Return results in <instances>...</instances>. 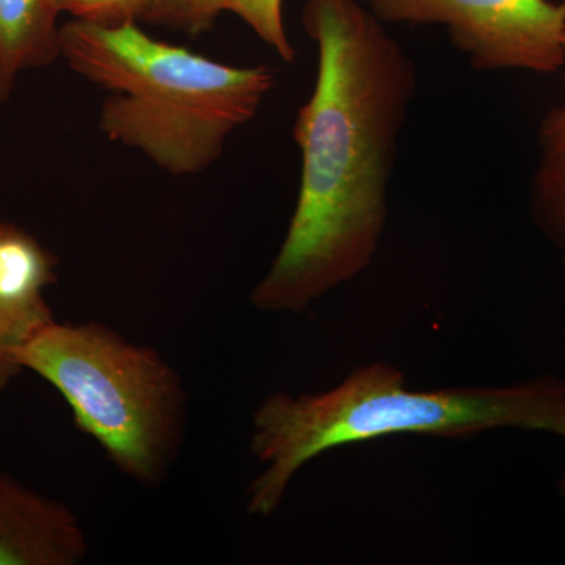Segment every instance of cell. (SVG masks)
Wrapping results in <instances>:
<instances>
[{
	"mask_svg": "<svg viewBox=\"0 0 565 565\" xmlns=\"http://www.w3.org/2000/svg\"><path fill=\"white\" fill-rule=\"evenodd\" d=\"M55 269L57 258L35 236L0 218V302L31 337L55 321L44 299Z\"/></svg>",
	"mask_w": 565,
	"mask_h": 565,
	"instance_id": "52a82bcc",
	"label": "cell"
},
{
	"mask_svg": "<svg viewBox=\"0 0 565 565\" xmlns=\"http://www.w3.org/2000/svg\"><path fill=\"white\" fill-rule=\"evenodd\" d=\"M233 0H148L143 21L189 33L211 31L223 13H230Z\"/></svg>",
	"mask_w": 565,
	"mask_h": 565,
	"instance_id": "30bf717a",
	"label": "cell"
},
{
	"mask_svg": "<svg viewBox=\"0 0 565 565\" xmlns=\"http://www.w3.org/2000/svg\"><path fill=\"white\" fill-rule=\"evenodd\" d=\"M362 2H363V3H370V6H371V3H373V2H374V0H362Z\"/></svg>",
	"mask_w": 565,
	"mask_h": 565,
	"instance_id": "9a60e30c",
	"label": "cell"
},
{
	"mask_svg": "<svg viewBox=\"0 0 565 565\" xmlns=\"http://www.w3.org/2000/svg\"><path fill=\"white\" fill-rule=\"evenodd\" d=\"M65 397L74 423L122 475L161 486L184 444L188 392L166 359L104 323L52 321L18 353Z\"/></svg>",
	"mask_w": 565,
	"mask_h": 565,
	"instance_id": "277c9868",
	"label": "cell"
},
{
	"mask_svg": "<svg viewBox=\"0 0 565 565\" xmlns=\"http://www.w3.org/2000/svg\"><path fill=\"white\" fill-rule=\"evenodd\" d=\"M230 13L241 18L282 62H296V50L282 22V0H233Z\"/></svg>",
	"mask_w": 565,
	"mask_h": 565,
	"instance_id": "8fae6325",
	"label": "cell"
},
{
	"mask_svg": "<svg viewBox=\"0 0 565 565\" xmlns=\"http://www.w3.org/2000/svg\"><path fill=\"white\" fill-rule=\"evenodd\" d=\"M61 14L57 0H0V104L21 73L61 58Z\"/></svg>",
	"mask_w": 565,
	"mask_h": 565,
	"instance_id": "ba28073f",
	"label": "cell"
},
{
	"mask_svg": "<svg viewBox=\"0 0 565 565\" xmlns=\"http://www.w3.org/2000/svg\"><path fill=\"white\" fill-rule=\"evenodd\" d=\"M61 58L106 92L99 110L103 136L140 151L174 177L210 169L275 85L269 66L211 61L152 39L137 21L65 22Z\"/></svg>",
	"mask_w": 565,
	"mask_h": 565,
	"instance_id": "3957f363",
	"label": "cell"
},
{
	"mask_svg": "<svg viewBox=\"0 0 565 565\" xmlns=\"http://www.w3.org/2000/svg\"><path fill=\"white\" fill-rule=\"evenodd\" d=\"M561 258H563V264L565 266V253H563V255H561Z\"/></svg>",
	"mask_w": 565,
	"mask_h": 565,
	"instance_id": "2e32d148",
	"label": "cell"
},
{
	"mask_svg": "<svg viewBox=\"0 0 565 565\" xmlns=\"http://www.w3.org/2000/svg\"><path fill=\"white\" fill-rule=\"evenodd\" d=\"M563 73H564V82H565V68H564V71H563Z\"/></svg>",
	"mask_w": 565,
	"mask_h": 565,
	"instance_id": "e0dca14e",
	"label": "cell"
},
{
	"mask_svg": "<svg viewBox=\"0 0 565 565\" xmlns=\"http://www.w3.org/2000/svg\"><path fill=\"white\" fill-rule=\"evenodd\" d=\"M57 3L62 13H68L73 20L121 24L143 21L148 0H57Z\"/></svg>",
	"mask_w": 565,
	"mask_h": 565,
	"instance_id": "7c38bea8",
	"label": "cell"
},
{
	"mask_svg": "<svg viewBox=\"0 0 565 565\" xmlns=\"http://www.w3.org/2000/svg\"><path fill=\"white\" fill-rule=\"evenodd\" d=\"M31 338V333L0 302V392L9 388L24 371L18 362V353Z\"/></svg>",
	"mask_w": 565,
	"mask_h": 565,
	"instance_id": "4fadbf2b",
	"label": "cell"
},
{
	"mask_svg": "<svg viewBox=\"0 0 565 565\" xmlns=\"http://www.w3.org/2000/svg\"><path fill=\"white\" fill-rule=\"evenodd\" d=\"M559 490H561V493H563V497L565 498V471H564L563 478H561V481H559Z\"/></svg>",
	"mask_w": 565,
	"mask_h": 565,
	"instance_id": "5bb4252c",
	"label": "cell"
},
{
	"mask_svg": "<svg viewBox=\"0 0 565 565\" xmlns=\"http://www.w3.org/2000/svg\"><path fill=\"white\" fill-rule=\"evenodd\" d=\"M384 24L444 25L478 71L565 68V0H374Z\"/></svg>",
	"mask_w": 565,
	"mask_h": 565,
	"instance_id": "5b68a950",
	"label": "cell"
},
{
	"mask_svg": "<svg viewBox=\"0 0 565 565\" xmlns=\"http://www.w3.org/2000/svg\"><path fill=\"white\" fill-rule=\"evenodd\" d=\"M302 22L318 46V77L294 125L296 210L250 294L263 313H302L373 263L418 88L415 62L362 0H307Z\"/></svg>",
	"mask_w": 565,
	"mask_h": 565,
	"instance_id": "6da1fadb",
	"label": "cell"
},
{
	"mask_svg": "<svg viewBox=\"0 0 565 565\" xmlns=\"http://www.w3.org/2000/svg\"><path fill=\"white\" fill-rule=\"evenodd\" d=\"M87 552L68 505L0 471V565H76Z\"/></svg>",
	"mask_w": 565,
	"mask_h": 565,
	"instance_id": "8992f818",
	"label": "cell"
},
{
	"mask_svg": "<svg viewBox=\"0 0 565 565\" xmlns=\"http://www.w3.org/2000/svg\"><path fill=\"white\" fill-rule=\"evenodd\" d=\"M494 429L565 438V381L539 375L418 392L399 367L375 362L323 393L270 394L253 415L250 451L263 471L248 486V514L274 515L305 465L333 449L394 435L465 438Z\"/></svg>",
	"mask_w": 565,
	"mask_h": 565,
	"instance_id": "7a4b0ae2",
	"label": "cell"
},
{
	"mask_svg": "<svg viewBox=\"0 0 565 565\" xmlns=\"http://www.w3.org/2000/svg\"><path fill=\"white\" fill-rule=\"evenodd\" d=\"M537 162L531 180V217L561 255L565 253V96L546 110L537 131Z\"/></svg>",
	"mask_w": 565,
	"mask_h": 565,
	"instance_id": "9c48e42d",
	"label": "cell"
}]
</instances>
